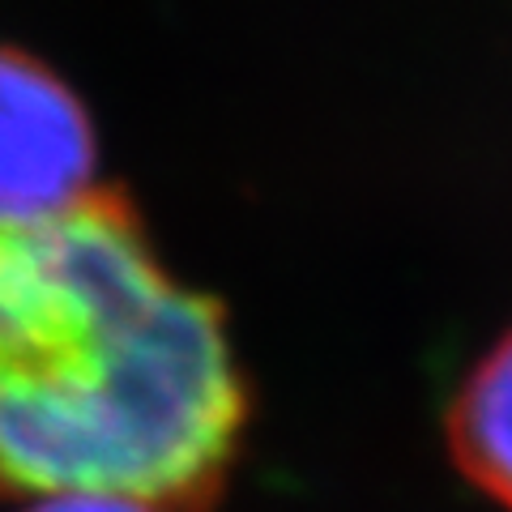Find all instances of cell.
Wrapping results in <instances>:
<instances>
[{"label":"cell","mask_w":512,"mask_h":512,"mask_svg":"<svg viewBox=\"0 0 512 512\" xmlns=\"http://www.w3.org/2000/svg\"><path fill=\"white\" fill-rule=\"evenodd\" d=\"M248 389L227 320L94 188L0 222V491L205 512L239 457Z\"/></svg>","instance_id":"1"},{"label":"cell","mask_w":512,"mask_h":512,"mask_svg":"<svg viewBox=\"0 0 512 512\" xmlns=\"http://www.w3.org/2000/svg\"><path fill=\"white\" fill-rule=\"evenodd\" d=\"M94 188L86 111L47 69L0 52V222L52 218Z\"/></svg>","instance_id":"2"},{"label":"cell","mask_w":512,"mask_h":512,"mask_svg":"<svg viewBox=\"0 0 512 512\" xmlns=\"http://www.w3.org/2000/svg\"><path fill=\"white\" fill-rule=\"evenodd\" d=\"M453 466L512 512V329L483 350L444 414Z\"/></svg>","instance_id":"3"},{"label":"cell","mask_w":512,"mask_h":512,"mask_svg":"<svg viewBox=\"0 0 512 512\" xmlns=\"http://www.w3.org/2000/svg\"><path fill=\"white\" fill-rule=\"evenodd\" d=\"M26 512H163V508L124 500V495H43V500H30Z\"/></svg>","instance_id":"4"}]
</instances>
